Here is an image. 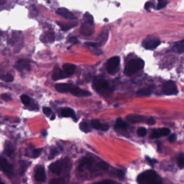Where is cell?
Segmentation results:
<instances>
[{"mask_svg": "<svg viewBox=\"0 0 184 184\" xmlns=\"http://www.w3.org/2000/svg\"><path fill=\"white\" fill-rule=\"evenodd\" d=\"M139 184H163L159 176L153 170H147L140 174L137 177Z\"/></svg>", "mask_w": 184, "mask_h": 184, "instance_id": "cell-1", "label": "cell"}, {"mask_svg": "<svg viewBox=\"0 0 184 184\" xmlns=\"http://www.w3.org/2000/svg\"><path fill=\"white\" fill-rule=\"evenodd\" d=\"M69 160L68 159L59 160L50 165L49 170L53 173L59 175L66 170L69 166Z\"/></svg>", "mask_w": 184, "mask_h": 184, "instance_id": "cell-3", "label": "cell"}, {"mask_svg": "<svg viewBox=\"0 0 184 184\" xmlns=\"http://www.w3.org/2000/svg\"><path fill=\"white\" fill-rule=\"evenodd\" d=\"M42 149H35L32 152V157L34 158L38 157L40 155V154L41 153V152H42Z\"/></svg>", "mask_w": 184, "mask_h": 184, "instance_id": "cell-39", "label": "cell"}, {"mask_svg": "<svg viewBox=\"0 0 184 184\" xmlns=\"http://www.w3.org/2000/svg\"><path fill=\"white\" fill-rule=\"evenodd\" d=\"M56 13L63 17L71 20H74L77 19L76 17L71 11H70L66 8H60L59 9H58Z\"/></svg>", "mask_w": 184, "mask_h": 184, "instance_id": "cell-12", "label": "cell"}, {"mask_svg": "<svg viewBox=\"0 0 184 184\" xmlns=\"http://www.w3.org/2000/svg\"><path fill=\"white\" fill-rule=\"evenodd\" d=\"M59 152L57 149L53 148L51 149V151H50V153L49 156V159L51 160L54 159L56 156H57L59 154Z\"/></svg>", "mask_w": 184, "mask_h": 184, "instance_id": "cell-31", "label": "cell"}, {"mask_svg": "<svg viewBox=\"0 0 184 184\" xmlns=\"http://www.w3.org/2000/svg\"><path fill=\"white\" fill-rule=\"evenodd\" d=\"M92 86L94 89L100 94L111 91L108 81L102 77L96 78L93 82Z\"/></svg>", "mask_w": 184, "mask_h": 184, "instance_id": "cell-4", "label": "cell"}, {"mask_svg": "<svg viewBox=\"0 0 184 184\" xmlns=\"http://www.w3.org/2000/svg\"><path fill=\"white\" fill-rule=\"evenodd\" d=\"M68 77V76L66 75V73H64L63 70L61 69L59 67H56L54 69L52 78L54 80L63 79L64 78H66Z\"/></svg>", "mask_w": 184, "mask_h": 184, "instance_id": "cell-13", "label": "cell"}, {"mask_svg": "<svg viewBox=\"0 0 184 184\" xmlns=\"http://www.w3.org/2000/svg\"><path fill=\"white\" fill-rule=\"evenodd\" d=\"M21 99L23 104L25 105H28L30 103V99L27 95H22L21 96Z\"/></svg>", "mask_w": 184, "mask_h": 184, "instance_id": "cell-30", "label": "cell"}, {"mask_svg": "<svg viewBox=\"0 0 184 184\" xmlns=\"http://www.w3.org/2000/svg\"><path fill=\"white\" fill-rule=\"evenodd\" d=\"M128 127V124L126 122L124 121L121 118H118L116 124L115 129L117 130H124Z\"/></svg>", "mask_w": 184, "mask_h": 184, "instance_id": "cell-23", "label": "cell"}, {"mask_svg": "<svg viewBox=\"0 0 184 184\" xmlns=\"http://www.w3.org/2000/svg\"><path fill=\"white\" fill-rule=\"evenodd\" d=\"M80 32L83 35L86 36H89L92 35L94 32V23L84 22L81 25L80 27Z\"/></svg>", "mask_w": 184, "mask_h": 184, "instance_id": "cell-8", "label": "cell"}, {"mask_svg": "<svg viewBox=\"0 0 184 184\" xmlns=\"http://www.w3.org/2000/svg\"><path fill=\"white\" fill-rule=\"evenodd\" d=\"M167 4V2L166 1H164V0L159 1L158 4V6H157V9H161L163 8L166 6Z\"/></svg>", "mask_w": 184, "mask_h": 184, "instance_id": "cell-37", "label": "cell"}, {"mask_svg": "<svg viewBox=\"0 0 184 184\" xmlns=\"http://www.w3.org/2000/svg\"><path fill=\"white\" fill-rule=\"evenodd\" d=\"M95 160L92 158L85 157L81 160L78 166V170L80 171L83 170L84 168L91 169L94 165Z\"/></svg>", "mask_w": 184, "mask_h": 184, "instance_id": "cell-9", "label": "cell"}, {"mask_svg": "<svg viewBox=\"0 0 184 184\" xmlns=\"http://www.w3.org/2000/svg\"><path fill=\"white\" fill-rule=\"evenodd\" d=\"M73 88V85L70 84L59 83L55 85L56 90L61 93L68 92L71 91Z\"/></svg>", "mask_w": 184, "mask_h": 184, "instance_id": "cell-14", "label": "cell"}, {"mask_svg": "<svg viewBox=\"0 0 184 184\" xmlns=\"http://www.w3.org/2000/svg\"><path fill=\"white\" fill-rule=\"evenodd\" d=\"M146 159L147 160L149 163L152 164V165H154V164L157 163V161L156 160L151 159V158H149V157H146Z\"/></svg>", "mask_w": 184, "mask_h": 184, "instance_id": "cell-48", "label": "cell"}, {"mask_svg": "<svg viewBox=\"0 0 184 184\" xmlns=\"http://www.w3.org/2000/svg\"><path fill=\"white\" fill-rule=\"evenodd\" d=\"M49 184H66V182L62 178L54 179H52V180L50 181Z\"/></svg>", "mask_w": 184, "mask_h": 184, "instance_id": "cell-32", "label": "cell"}, {"mask_svg": "<svg viewBox=\"0 0 184 184\" xmlns=\"http://www.w3.org/2000/svg\"><path fill=\"white\" fill-rule=\"evenodd\" d=\"M160 42L157 38L146 39L142 42L143 47L147 50H153L159 45Z\"/></svg>", "mask_w": 184, "mask_h": 184, "instance_id": "cell-10", "label": "cell"}, {"mask_svg": "<svg viewBox=\"0 0 184 184\" xmlns=\"http://www.w3.org/2000/svg\"><path fill=\"white\" fill-rule=\"evenodd\" d=\"M174 51L178 54L184 52V39L177 43L173 47Z\"/></svg>", "mask_w": 184, "mask_h": 184, "instance_id": "cell-24", "label": "cell"}, {"mask_svg": "<svg viewBox=\"0 0 184 184\" xmlns=\"http://www.w3.org/2000/svg\"><path fill=\"white\" fill-rule=\"evenodd\" d=\"M1 98L4 101H8L9 100H11V97L7 94H2L1 95Z\"/></svg>", "mask_w": 184, "mask_h": 184, "instance_id": "cell-45", "label": "cell"}, {"mask_svg": "<svg viewBox=\"0 0 184 184\" xmlns=\"http://www.w3.org/2000/svg\"><path fill=\"white\" fill-rule=\"evenodd\" d=\"M146 122H147V124H149V125H153L155 124L156 121H155L154 118L151 117V118H149V119H147Z\"/></svg>", "mask_w": 184, "mask_h": 184, "instance_id": "cell-44", "label": "cell"}, {"mask_svg": "<svg viewBox=\"0 0 184 184\" xmlns=\"http://www.w3.org/2000/svg\"><path fill=\"white\" fill-rule=\"evenodd\" d=\"M85 44L89 47H93V48H97L101 45V44L99 43H95V42H87L85 43Z\"/></svg>", "mask_w": 184, "mask_h": 184, "instance_id": "cell-41", "label": "cell"}, {"mask_svg": "<svg viewBox=\"0 0 184 184\" xmlns=\"http://www.w3.org/2000/svg\"><path fill=\"white\" fill-rule=\"evenodd\" d=\"M1 184H4V183H1Z\"/></svg>", "mask_w": 184, "mask_h": 184, "instance_id": "cell-51", "label": "cell"}, {"mask_svg": "<svg viewBox=\"0 0 184 184\" xmlns=\"http://www.w3.org/2000/svg\"><path fill=\"white\" fill-rule=\"evenodd\" d=\"M43 111L44 112V114H45L46 116H49V115H51V113H52V111L48 107H44L43 109Z\"/></svg>", "mask_w": 184, "mask_h": 184, "instance_id": "cell-43", "label": "cell"}, {"mask_svg": "<svg viewBox=\"0 0 184 184\" xmlns=\"http://www.w3.org/2000/svg\"><path fill=\"white\" fill-rule=\"evenodd\" d=\"M40 39L44 43L53 42L55 40V34L53 31H47L41 36Z\"/></svg>", "mask_w": 184, "mask_h": 184, "instance_id": "cell-19", "label": "cell"}, {"mask_svg": "<svg viewBox=\"0 0 184 184\" xmlns=\"http://www.w3.org/2000/svg\"><path fill=\"white\" fill-rule=\"evenodd\" d=\"M71 93L75 96L77 97H87L91 95V93L88 91L80 89L79 87H73L71 90Z\"/></svg>", "mask_w": 184, "mask_h": 184, "instance_id": "cell-15", "label": "cell"}, {"mask_svg": "<svg viewBox=\"0 0 184 184\" xmlns=\"http://www.w3.org/2000/svg\"><path fill=\"white\" fill-rule=\"evenodd\" d=\"M1 170L9 177L14 174V167L11 164L9 163L6 158H1Z\"/></svg>", "mask_w": 184, "mask_h": 184, "instance_id": "cell-6", "label": "cell"}, {"mask_svg": "<svg viewBox=\"0 0 184 184\" xmlns=\"http://www.w3.org/2000/svg\"><path fill=\"white\" fill-rule=\"evenodd\" d=\"M61 115L64 117L75 118V114L73 109L69 108L63 109L61 111Z\"/></svg>", "mask_w": 184, "mask_h": 184, "instance_id": "cell-21", "label": "cell"}, {"mask_svg": "<svg viewBox=\"0 0 184 184\" xmlns=\"http://www.w3.org/2000/svg\"><path fill=\"white\" fill-rule=\"evenodd\" d=\"M151 4H150L149 2L147 3V4H146V5H145V8H146V9L149 8L150 7H151Z\"/></svg>", "mask_w": 184, "mask_h": 184, "instance_id": "cell-49", "label": "cell"}, {"mask_svg": "<svg viewBox=\"0 0 184 184\" xmlns=\"http://www.w3.org/2000/svg\"><path fill=\"white\" fill-rule=\"evenodd\" d=\"M35 179L38 181L43 182L46 179L45 169L43 167H38L35 174Z\"/></svg>", "mask_w": 184, "mask_h": 184, "instance_id": "cell-16", "label": "cell"}, {"mask_svg": "<svg viewBox=\"0 0 184 184\" xmlns=\"http://www.w3.org/2000/svg\"><path fill=\"white\" fill-rule=\"evenodd\" d=\"M94 184H117V183L115 181L111 180H104L102 181Z\"/></svg>", "mask_w": 184, "mask_h": 184, "instance_id": "cell-42", "label": "cell"}, {"mask_svg": "<svg viewBox=\"0 0 184 184\" xmlns=\"http://www.w3.org/2000/svg\"><path fill=\"white\" fill-rule=\"evenodd\" d=\"M55 115L54 114V115H52V116H51V118H50V119H51V121H53V120H54V119H55Z\"/></svg>", "mask_w": 184, "mask_h": 184, "instance_id": "cell-50", "label": "cell"}, {"mask_svg": "<svg viewBox=\"0 0 184 184\" xmlns=\"http://www.w3.org/2000/svg\"><path fill=\"white\" fill-rule=\"evenodd\" d=\"M109 168V165L105 161H101L95 165L94 168V171H105L107 170Z\"/></svg>", "mask_w": 184, "mask_h": 184, "instance_id": "cell-22", "label": "cell"}, {"mask_svg": "<svg viewBox=\"0 0 184 184\" xmlns=\"http://www.w3.org/2000/svg\"><path fill=\"white\" fill-rule=\"evenodd\" d=\"M146 133H147V130L145 128H140L139 129H138L137 130V135L139 137H145L146 135Z\"/></svg>", "mask_w": 184, "mask_h": 184, "instance_id": "cell-33", "label": "cell"}, {"mask_svg": "<svg viewBox=\"0 0 184 184\" xmlns=\"http://www.w3.org/2000/svg\"><path fill=\"white\" fill-rule=\"evenodd\" d=\"M115 175L117 177L121 179H123V178H124V173L122 170H118L116 171L115 172Z\"/></svg>", "mask_w": 184, "mask_h": 184, "instance_id": "cell-40", "label": "cell"}, {"mask_svg": "<svg viewBox=\"0 0 184 184\" xmlns=\"http://www.w3.org/2000/svg\"><path fill=\"white\" fill-rule=\"evenodd\" d=\"M126 118L129 122L133 124L144 122L145 120V117L144 116H140V115H134V114L128 115L126 117Z\"/></svg>", "mask_w": 184, "mask_h": 184, "instance_id": "cell-18", "label": "cell"}, {"mask_svg": "<svg viewBox=\"0 0 184 184\" xmlns=\"http://www.w3.org/2000/svg\"><path fill=\"white\" fill-rule=\"evenodd\" d=\"M152 93V89L149 87H144L140 89L137 92V94L139 96H148Z\"/></svg>", "mask_w": 184, "mask_h": 184, "instance_id": "cell-25", "label": "cell"}, {"mask_svg": "<svg viewBox=\"0 0 184 184\" xmlns=\"http://www.w3.org/2000/svg\"><path fill=\"white\" fill-rule=\"evenodd\" d=\"M57 24L59 25L60 27L61 28V29H62V30H63V31H67V30H69L71 28H73V27H75L76 25H62V24L59 23H57Z\"/></svg>", "mask_w": 184, "mask_h": 184, "instance_id": "cell-35", "label": "cell"}, {"mask_svg": "<svg viewBox=\"0 0 184 184\" xmlns=\"http://www.w3.org/2000/svg\"><path fill=\"white\" fill-rule=\"evenodd\" d=\"M91 125L94 129L102 131H106L109 129V126L108 124H102L99 121L96 119L91 121Z\"/></svg>", "mask_w": 184, "mask_h": 184, "instance_id": "cell-17", "label": "cell"}, {"mask_svg": "<svg viewBox=\"0 0 184 184\" xmlns=\"http://www.w3.org/2000/svg\"><path fill=\"white\" fill-rule=\"evenodd\" d=\"M80 128L84 133H89L91 131L90 126L87 122H81L80 124Z\"/></svg>", "mask_w": 184, "mask_h": 184, "instance_id": "cell-26", "label": "cell"}, {"mask_svg": "<svg viewBox=\"0 0 184 184\" xmlns=\"http://www.w3.org/2000/svg\"><path fill=\"white\" fill-rule=\"evenodd\" d=\"M15 68L20 71H22L25 70H27L28 71L30 70V65L27 59H20L16 63Z\"/></svg>", "mask_w": 184, "mask_h": 184, "instance_id": "cell-11", "label": "cell"}, {"mask_svg": "<svg viewBox=\"0 0 184 184\" xmlns=\"http://www.w3.org/2000/svg\"><path fill=\"white\" fill-rule=\"evenodd\" d=\"M14 152V147L11 142H8L5 145V152L8 156H11Z\"/></svg>", "mask_w": 184, "mask_h": 184, "instance_id": "cell-27", "label": "cell"}, {"mask_svg": "<svg viewBox=\"0 0 184 184\" xmlns=\"http://www.w3.org/2000/svg\"><path fill=\"white\" fill-rule=\"evenodd\" d=\"M1 79L6 82H11L14 80V77L12 75H11V74L7 73L6 75H4L2 76Z\"/></svg>", "mask_w": 184, "mask_h": 184, "instance_id": "cell-29", "label": "cell"}, {"mask_svg": "<svg viewBox=\"0 0 184 184\" xmlns=\"http://www.w3.org/2000/svg\"><path fill=\"white\" fill-rule=\"evenodd\" d=\"M159 131L160 134L161 136H166L168 135L170 133V130L168 128H161V129H159Z\"/></svg>", "mask_w": 184, "mask_h": 184, "instance_id": "cell-34", "label": "cell"}, {"mask_svg": "<svg viewBox=\"0 0 184 184\" xmlns=\"http://www.w3.org/2000/svg\"><path fill=\"white\" fill-rule=\"evenodd\" d=\"M177 139V135L176 134H172L168 138V140L171 142H173Z\"/></svg>", "mask_w": 184, "mask_h": 184, "instance_id": "cell-46", "label": "cell"}, {"mask_svg": "<svg viewBox=\"0 0 184 184\" xmlns=\"http://www.w3.org/2000/svg\"><path fill=\"white\" fill-rule=\"evenodd\" d=\"M177 163L178 165V166L179 167L181 168H184V157L180 156L179 157L177 158Z\"/></svg>", "mask_w": 184, "mask_h": 184, "instance_id": "cell-36", "label": "cell"}, {"mask_svg": "<svg viewBox=\"0 0 184 184\" xmlns=\"http://www.w3.org/2000/svg\"><path fill=\"white\" fill-rule=\"evenodd\" d=\"M120 63V59L118 56L111 57L107 62V70L110 74L116 72Z\"/></svg>", "mask_w": 184, "mask_h": 184, "instance_id": "cell-7", "label": "cell"}, {"mask_svg": "<svg viewBox=\"0 0 184 184\" xmlns=\"http://www.w3.org/2000/svg\"><path fill=\"white\" fill-rule=\"evenodd\" d=\"M145 65L144 61L141 59H133L130 61L125 66L124 73L127 76H132L136 72L142 69Z\"/></svg>", "mask_w": 184, "mask_h": 184, "instance_id": "cell-2", "label": "cell"}, {"mask_svg": "<svg viewBox=\"0 0 184 184\" xmlns=\"http://www.w3.org/2000/svg\"><path fill=\"white\" fill-rule=\"evenodd\" d=\"M164 94L166 95H176L178 94L177 87L173 81H168L164 85L163 88Z\"/></svg>", "mask_w": 184, "mask_h": 184, "instance_id": "cell-5", "label": "cell"}, {"mask_svg": "<svg viewBox=\"0 0 184 184\" xmlns=\"http://www.w3.org/2000/svg\"><path fill=\"white\" fill-rule=\"evenodd\" d=\"M75 69L76 66L72 64L66 63L63 66V70L68 77L72 75L74 73Z\"/></svg>", "mask_w": 184, "mask_h": 184, "instance_id": "cell-20", "label": "cell"}, {"mask_svg": "<svg viewBox=\"0 0 184 184\" xmlns=\"http://www.w3.org/2000/svg\"><path fill=\"white\" fill-rule=\"evenodd\" d=\"M84 20L85 22H87L94 23V18L92 15H91L90 14H89L88 12L85 13L84 15Z\"/></svg>", "mask_w": 184, "mask_h": 184, "instance_id": "cell-28", "label": "cell"}, {"mask_svg": "<svg viewBox=\"0 0 184 184\" xmlns=\"http://www.w3.org/2000/svg\"><path fill=\"white\" fill-rule=\"evenodd\" d=\"M161 137V135L160 134L159 131V129H157V130H154L153 132L152 133L151 137L152 138H158Z\"/></svg>", "mask_w": 184, "mask_h": 184, "instance_id": "cell-38", "label": "cell"}, {"mask_svg": "<svg viewBox=\"0 0 184 184\" xmlns=\"http://www.w3.org/2000/svg\"><path fill=\"white\" fill-rule=\"evenodd\" d=\"M69 42L71 43H73V44H77L78 41V39L76 37H72L70 38Z\"/></svg>", "mask_w": 184, "mask_h": 184, "instance_id": "cell-47", "label": "cell"}]
</instances>
